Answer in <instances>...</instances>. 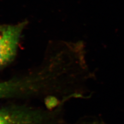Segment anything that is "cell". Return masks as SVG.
<instances>
[{
	"label": "cell",
	"mask_w": 124,
	"mask_h": 124,
	"mask_svg": "<svg viewBox=\"0 0 124 124\" xmlns=\"http://www.w3.org/2000/svg\"><path fill=\"white\" fill-rule=\"evenodd\" d=\"M0 124H51L50 111L46 107L0 106Z\"/></svg>",
	"instance_id": "obj_1"
},
{
	"label": "cell",
	"mask_w": 124,
	"mask_h": 124,
	"mask_svg": "<svg viewBox=\"0 0 124 124\" xmlns=\"http://www.w3.org/2000/svg\"><path fill=\"white\" fill-rule=\"evenodd\" d=\"M1 85H0V95H1Z\"/></svg>",
	"instance_id": "obj_3"
},
{
	"label": "cell",
	"mask_w": 124,
	"mask_h": 124,
	"mask_svg": "<svg viewBox=\"0 0 124 124\" xmlns=\"http://www.w3.org/2000/svg\"><path fill=\"white\" fill-rule=\"evenodd\" d=\"M26 21L13 25H0V68L14 59Z\"/></svg>",
	"instance_id": "obj_2"
}]
</instances>
